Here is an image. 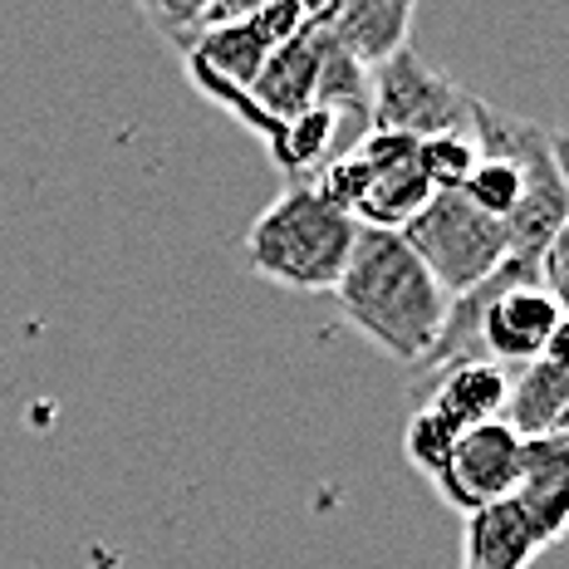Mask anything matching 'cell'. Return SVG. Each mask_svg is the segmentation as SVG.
<instances>
[{"instance_id": "obj_15", "label": "cell", "mask_w": 569, "mask_h": 569, "mask_svg": "<svg viewBox=\"0 0 569 569\" xmlns=\"http://www.w3.org/2000/svg\"><path fill=\"white\" fill-rule=\"evenodd\" d=\"M457 437H461V427H452L437 408L418 402V412L408 418V432H402V447H408L412 467L427 471V477H437V471H442V461L452 457Z\"/></svg>"}, {"instance_id": "obj_14", "label": "cell", "mask_w": 569, "mask_h": 569, "mask_svg": "<svg viewBox=\"0 0 569 569\" xmlns=\"http://www.w3.org/2000/svg\"><path fill=\"white\" fill-rule=\"evenodd\" d=\"M520 187H526V172H520L511 158H477L471 177L461 182V197H467L471 207H481L486 217L506 221L520 201Z\"/></svg>"}, {"instance_id": "obj_16", "label": "cell", "mask_w": 569, "mask_h": 569, "mask_svg": "<svg viewBox=\"0 0 569 569\" xmlns=\"http://www.w3.org/2000/svg\"><path fill=\"white\" fill-rule=\"evenodd\" d=\"M148 26L158 34H168L172 44H182L187 34L201 30V16L211 10V0H138Z\"/></svg>"}, {"instance_id": "obj_9", "label": "cell", "mask_w": 569, "mask_h": 569, "mask_svg": "<svg viewBox=\"0 0 569 569\" xmlns=\"http://www.w3.org/2000/svg\"><path fill=\"white\" fill-rule=\"evenodd\" d=\"M319 54H325V30L310 26L295 40H284L270 50L266 69L251 84V103L266 123H284V118L315 109V84H319Z\"/></svg>"}, {"instance_id": "obj_1", "label": "cell", "mask_w": 569, "mask_h": 569, "mask_svg": "<svg viewBox=\"0 0 569 569\" xmlns=\"http://www.w3.org/2000/svg\"><path fill=\"white\" fill-rule=\"evenodd\" d=\"M343 315L359 335H369L388 359L418 363L442 335L447 300L452 295L432 280V270L412 256L402 231H369L349 251V266L335 284Z\"/></svg>"}, {"instance_id": "obj_10", "label": "cell", "mask_w": 569, "mask_h": 569, "mask_svg": "<svg viewBox=\"0 0 569 569\" xmlns=\"http://www.w3.org/2000/svg\"><path fill=\"white\" fill-rule=\"evenodd\" d=\"M550 545L540 540L536 520L520 511L516 496L471 511L461 530V569H526Z\"/></svg>"}, {"instance_id": "obj_19", "label": "cell", "mask_w": 569, "mask_h": 569, "mask_svg": "<svg viewBox=\"0 0 569 569\" xmlns=\"http://www.w3.org/2000/svg\"><path fill=\"white\" fill-rule=\"evenodd\" d=\"M540 359L565 363V369H569V315H560V325H555V335H550V343H545Z\"/></svg>"}, {"instance_id": "obj_13", "label": "cell", "mask_w": 569, "mask_h": 569, "mask_svg": "<svg viewBox=\"0 0 569 569\" xmlns=\"http://www.w3.org/2000/svg\"><path fill=\"white\" fill-rule=\"evenodd\" d=\"M477 138L471 133H437L418 142V168L432 182V192H461V182L477 168Z\"/></svg>"}, {"instance_id": "obj_3", "label": "cell", "mask_w": 569, "mask_h": 569, "mask_svg": "<svg viewBox=\"0 0 569 569\" xmlns=\"http://www.w3.org/2000/svg\"><path fill=\"white\" fill-rule=\"evenodd\" d=\"M402 241L412 246V256L432 270V280L447 295H467L471 284L496 276L511 256L506 221L486 217L461 192H432V201L402 227Z\"/></svg>"}, {"instance_id": "obj_5", "label": "cell", "mask_w": 569, "mask_h": 569, "mask_svg": "<svg viewBox=\"0 0 569 569\" xmlns=\"http://www.w3.org/2000/svg\"><path fill=\"white\" fill-rule=\"evenodd\" d=\"M520 457H526V437L516 432L506 418H491L481 427H467L457 437L452 457L437 471V491L452 511L471 516L491 501H506L520 486Z\"/></svg>"}, {"instance_id": "obj_2", "label": "cell", "mask_w": 569, "mask_h": 569, "mask_svg": "<svg viewBox=\"0 0 569 569\" xmlns=\"http://www.w3.org/2000/svg\"><path fill=\"white\" fill-rule=\"evenodd\" d=\"M359 241V221L339 211L315 182H290L246 231V260L256 276L284 290H335L349 251Z\"/></svg>"}, {"instance_id": "obj_7", "label": "cell", "mask_w": 569, "mask_h": 569, "mask_svg": "<svg viewBox=\"0 0 569 569\" xmlns=\"http://www.w3.org/2000/svg\"><path fill=\"white\" fill-rule=\"evenodd\" d=\"M555 325H560V305L550 300L545 284H506L481 319V353L501 369H526L545 353Z\"/></svg>"}, {"instance_id": "obj_12", "label": "cell", "mask_w": 569, "mask_h": 569, "mask_svg": "<svg viewBox=\"0 0 569 569\" xmlns=\"http://www.w3.org/2000/svg\"><path fill=\"white\" fill-rule=\"evenodd\" d=\"M569 412V369L550 359H536L520 369V378L511 383V398H506L501 418L516 427L520 437H545L565 422Z\"/></svg>"}, {"instance_id": "obj_17", "label": "cell", "mask_w": 569, "mask_h": 569, "mask_svg": "<svg viewBox=\"0 0 569 569\" xmlns=\"http://www.w3.org/2000/svg\"><path fill=\"white\" fill-rule=\"evenodd\" d=\"M270 0H211V10L201 16V30L207 26H236V20H256Z\"/></svg>"}, {"instance_id": "obj_8", "label": "cell", "mask_w": 569, "mask_h": 569, "mask_svg": "<svg viewBox=\"0 0 569 569\" xmlns=\"http://www.w3.org/2000/svg\"><path fill=\"white\" fill-rule=\"evenodd\" d=\"M412 10H418V0H329L319 30L363 69H378L408 44Z\"/></svg>"}, {"instance_id": "obj_18", "label": "cell", "mask_w": 569, "mask_h": 569, "mask_svg": "<svg viewBox=\"0 0 569 569\" xmlns=\"http://www.w3.org/2000/svg\"><path fill=\"white\" fill-rule=\"evenodd\" d=\"M540 270H545V276H555V270H569V221L560 227V236H555V241L545 246V256H540Z\"/></svg>"}, {"instance_id": "obj_4", "label": "cell", "mask_w": 569, "mask_h": 569, "mask_svg": "<svg viewBox=\"0 0 569 569\" xmlns=\"http://www.w3.org/2000/svg\"><path fill=\"white\" fill-rule=\"evenodd\" d=\"M369 128L402 133L412 142L437 133H471V93L427 64L412 44H402L393 59L369 69Z\"/></svg>"}, {"instance_id": "obj_6", "label": "cell", "mask_w": 569, "mask_h": 569, "mask_svg": "<svg viewBox=\"0 0 569 569\" xmlns=\"http://www.w3.org/2000/svg\"><path fill=\"white\" fill-rule=\"evenodd\" d=\"M359 158H363V192L353 201V221L369 231H402L432 201V182L418 168V142L369 128L359 142Z\"/></svg>"}, {"instance_id": "obj_11", "label": "cell", "mask_w": 569, "mask_h": 569, "mask_svg": "<svg viewBox=\"0 0 569 569\" xmlns=\"http://www.w3.org/2000/svg\"><path fill=\"white\" fill-rule=\"evenodd\" d=\"M506 398H511V369H501V363H457V369H447L437 378L432 388L422 393L427 408H437L452 427H481L491 418H501L506 412Z\"/></svg>"}, {"instance_id": "obj_20", "label": "cell", "mask_w": 569, "mask_h": 569, "mask_svg": "<svg viewBox=\"0 0 569 569\" xmlns=\"http://www.w3.org/2000/svg\"><path fill=\"white\" fill-rule=\"evenodd\" d=\"M545 290H550V300L560 305V315H569V270H555V276H545Z\"/></svg>"}]
</instances>
